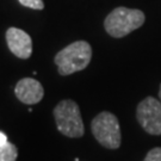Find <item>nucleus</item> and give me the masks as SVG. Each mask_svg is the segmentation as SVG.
<instances>
[{"label": "nucleus", "mask_w": 161, "mask_h": 161, "mask_svg": "<svg viewBox=\"0 0 161 161\" xmlns=\"http://www.w3.org/2000/svg\"><path fill=\"white\" fill-rule=\"evenodd\" d=\"M144 13L140 10L117 7L106 17L104 22L105 30L116 38H121L134 30L141 28L144 23Z\"/></svg>", "instance_id": "2"}, {"label": "nucleus", "mask_w": 161, "mask_h": 161, "mask_svg": "<svg viewBox=\"0 0 161 161\" xmlns=\"http://www.w3.org/2000/svg\"><path fill=\"white\" fill-rule=\"evenodd\" d=\"M138 123L150 135H161V103L153 97H147L137 105Z\"/></svg>", "instance_id": "5"}, {"label": "nucleus", "mask_w": 161, "mask_h": 161, "mask_svg": "<svg viewBox=\"0 0 161 161\" xmlns=\"http://www.w3.org/2000/svg\"><path fill=\"white\" fill-rule=\"evenodd\" d=\"M159 96H160V100H161V85H160V91H159Z\"/></svg>", "instance_id": "12"}, {"label": "nucleus", "mask_w": 161, "mask_h": 161, "mask_svg": "<svg viewBox=\"0 0 161 161\" xmlns=\"http://www.w3.org/2000/svg\"><path fill=\"white\" fill-rule=\"evenodd\" d=\"M6 42L12 54L19 58H29L32 53V41L29 34L18 28H10L6 31Z\"/></svg>", "instance_id": "6"}, {"label": "nucleus", "mask_w": 161, "mask_h": 161, "mask_svg": "<svg viewBox=\"0 0 161 161\" xmlns=\"http://www.w3.org/2000/svg\"><path fill=\"white\" fill-rule=\"evenodd\" d=\"M58 131L68 137H81L85 132L80 109L73 100H61L54 109Z\"/></svg>", "instance_id": "3"}, {"label": "nucleus", "mask_w": 161, "mask_h": 161, "mask_svg": "<svg viewBox=\"0 0 161 161\" xmlns=\"http://www.w3.org/2000/svg\"><path fill=\"white\" fill-rule=\"evenodd\" d=\"M20 4L25 7L34 8V10H43L44 8V3L42 0H18Z\"/></svg>", "instance_id": "9"}, {"label": "nucleus", "mask_w": 161, "mask_h": 161, "mask_svg": "<svg viewBox=\"0 0 161 161\" xmlns=\"http://www.w3.org/2000/svg\"><path fill=\"white\" fill-rule=\"evenodd\" d=\"M14 93L22 103L34 105L42 100L44 96V90L40 81L32 78H24L17 82Z\"/></svg>", "instance_id": "7"}, {"label": "nucleus", "mask_w": 161, "mask_h": 161, "mask_svg": "<svg viewBox=\"0 0 161 161\" xmlns=\"http://www.w3.org/2000/svg\"><path fill=\"white\" fill-rule=\"evenodd\" d=\"M6 142H7V135H6L5 132L0 131V146L5 144Z\"/></svg>", "instance_id": "11"}, {"label": "nucleus", "mask_w": 161, "mask_h": 161, "mask_svg": "<svg viewBox=\"0 0 161 161\" xmlns=\"http://www.w3.org/2000/svg\"><path fill=\"white\" fill-rule=\"evenodd\" d=\"M91 129L99 143L109 148L117 149L121 146V127L119 122L114 114L104 111L93 118Z\"/></svg>", "instance_id": "4"}, {"label": "nucleus", "mask_w": 161, "mask_h": 161, "mask_svg": "<svg viewBox=\"0 0 161 161\" xmlns=\"http://www.w3.org/2000/svg\"><path fill=\"white\" fill-rule=\"evenodd\" d=\"M92 48L86 41L70 43L56 54L55 64L61 75H70L85 69L91 62Z\"/></svg>", "instance_id": "1"}, {"label": "nucleus", "mask_w": 161, "mask_h": 161, "mask_svg": "<svg viewBox=\"0 0 161 161\" xmlns=\"http://www.w3.org/2000/svg\"><path fill=\"white\" fill-rule=\"evenodd\" d=\"M18 156L17 147L11 142L0 146V161H16Z\"/></svg>", "instance_id": "8"}, {"label": "nucleus", "mask_w": 161, "mask_h": 161, "mask_svg": "<svg viewBox=\"0 0 161 161\" xmlns=\"http://www.w3.org/2000/svg\"><path fill=\"white\" fill-rule=\"evenodd\" d=\"M143 161H161V148L160 147H156L150 149L147 155L144 158Z\"/></svg>", "instance_id": "10"}]
</instances>
